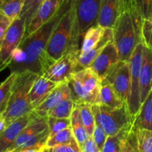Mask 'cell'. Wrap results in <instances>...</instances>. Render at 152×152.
<instances>
[{
	"label": "cell",
	"instance_id": "603a6c76",
	"mask_svg": "<svg viewBox=\"0 0 152 152\" xmlns=\"http://www.w3.org/2000/svg\"><path fill=\"white\" fill-rule=\"evenodd\" d=\"M71 126L73 134L79 145H82L89 138V135L83 125L78 105H74L71 117Z\"/></svg>",
	"mask_w": 152,
	"mask_h": 152
},
{
	"label": "cell",
	"instance_id": "74e56055",
	"mask_svg": "<svg viewBox=\"0 0 152 152\" xmlns=\"http://www.w3.org/2000/svg\"><path fill=\"white\" fill-rule=\"evenodd\" d=\"M80 147L82 152H101L92 137H89L88 139Z\"/></svg>",
	"mask_w": 152,
	"mask_h": 152
},
{
	"label": "cell",
	"instance_id": "d6986e66",
	"mask_svg": "<svg viewBox=\"0 0 152 152\" xmlns=\"http://www.w3.org/2000/svg\"><path fill=\"white\" fill-rule=\"evenodd\" d=\"M113 40H114V34H113L112 28H105L103 36L96 45H94L92 48L84 53H80L78 57L77 71L84 69V68H89L91 65L95 58L102 51L104 47L109 42L113 41Z\"/></svg>",
	"mask_w": 152,
	"mask_h": 152
},
{
	"label": "cell",
	"instance_id": "5bb4252c",
	"mask_svg": "<svg viewBox=\"0 0 152 152\" xmlns=\"http://www.w3.org/2000/svg\"><path fill=\"white\" fill-rule=\"evenodd\" d=\"M69 97L71 96L68 83L65 82L59 83L48 97L39 106L34 108L33 111L40 117H47L49 111L53 109L58 103Z\"/></svg>",
	"mask_w": 152,
	"mask_h": 152
},
{
	"label": "cell",
	"instance_id": "f1b7e54d",
	"mask_svg": "<svg viewBox=\"0 0 152 152\" xmlns=\"http://www.w3.org/2000/svg\"><path fill=\"white\" fill-rule=\"evenodd\" d=\"M77 105L80 109V116H81L83 125L89 137H92L95 126H96V120H95L94 114L92 111V105H88V104H80Z\"/></svg>",
	"mask_w": 152,
	"mask_h": 152
},
{
	"label": "cell",
	"instance_id": "3957f363",
	"mask_svg": "<svg viewBox=\"0 0 152 152\" xmlns=\"http://www.w3.org/2000/svg\"><path fill=\"white\" fill-rule=\"evenodd\" d=\"M80 39L77 22V0H70L68 8L48 42L46 53L50 64L68 52L80 50Z\"/></svg>",
	"mask_w": 152,
	"mask_h": 152
},
{
	"label": "cell",
	"instance_id": "f546056e",
	"mask_svg": "<svg viewBox=\"0 0 152 152\" xmlns=\"http://www.w3.org/2000/svg\"><path fill=\"white\" fill-rule=\"evenodd\" d=\"M75 103L71 97L67 98L58 103L53 109L49 111L47 117H57V118H70L74 110Z\"/></svg>",
	"mask_w": 152,
	"mask_h": 152
},
{
	"label": "cell",
	"instance_id": "7402d4cb",
	"mask_svg": "<svg viewBox=\"0 0 152 152\" xmlns=\"http://www.w3.org/2000/svg\"><path fill=\"white\" fill-rule=\"evenodd\" d=\"M132 126L139 129L152 131V90L141 105Z\"/></svg>",
	"mask_w": 152,
	"mask_h": 152
},
{
	"label": "cell",
	"instance_id": "5b68a950",
	"mask_svg": "<svg viewBox=\"0 0 152 152\" xmlns=\"http://www.w3.org/2000/svg\"><path fill=\"white\" fill-rule=\"evenodd\" d=\"M101 81L99 76L90 67L72 74L67 83L74 103L91 105L100 104Z\"/></svg>",
	"mask_w": 152,
	"mask_h": 152
},
{
	"label": "cell",
	"instance_id": "7a4b0ae2",
	"mask_svg": "<svg viewBox=\"0 0 152 152\" xmlns=\"http://www.w3.org/2000/svg\"><path fill=\"white\" fill-rule=\"evenodd\" d=\"M142 24L143 19L133 0H122L121 11L113 28L114 42L120 60L129 61L137 46L142 42Z\"/></svg>",
	"mask_w": 152,
	"mask_h": 152
},
{
	"label": "cell",
	"instance_id": "836d02e7",
	"mask_svg": "<svg viewBox=\"0 0 152 152\" xmlns=\"http://www.w3.org/2000/svg\"><path fill=\"white\" fill-rule=\"evenodd\" d=\"M135 7L143 20L152 25V0H133Z\"/></svg>",
	"mask_w": 152,
	"mask_h": 152
},
{
	"label": "cell",
	"instance_id": "cb8c5ba5",
	"mask_svg": "<svg viewBox=\"0 0 152 152\" xmlns=\"http://www.w3.org/2000/svg\"><path fill=\"white\" fill-rule=\"evenodd\" d=\"M105 32V28L99 25H95L91 27L83 36V41L82 43L80 53H84L96 45L101 39Z\"/></svg>",
	"mask_w": 152,
	"mask_h": 152
},
{
	"label": "cell",
	"instance_id": "d590c367",
	"mask_svg": "<svg viewBox=\"0 0 152 152\" xmlns=\"http://www.w3.org/2000/svg\"><path fill=\"white\" fill-rule=\"evenodd\" d=\"M92 137H93L94 140L96 142V144L99 147V149L102 151V148H103L104 145L105 143V141H106L107 138H108V135L105 133V131L103 130V129L96 123Z\"/></svg>",
	"mask_w": 152,
	"mask_h": 152
},
{
	"label": "cell",
	"instance_id": "ffe728a7",
	"mask_svg": "<svg viewBox=\"0 0 152 152\" xmlns=\"http://www.w3.org/2000/svg\"><path fill=\"white\" fill-rule=\"evenodd\" d=\"M128 139L135 152H152V131L132 126Z\"/></svg>",
	"mask_w": 152,
	"mask_h": 152
},
{
	"label": "cell",
	"instance_id": "b9f144b4",
	"mask_svg": "<svg viewBox=\"0 0 152 152\" xmlns=\"http://www.w3.org/2000/svg\"><path fill=\"white\" fill-rule=\"evenodd\" d=\"M41 150H39V149H29V150H25V151H22L20 152H41Z\"/></svg>",
	"mask_w": 152,
	"mask_h": 152
},
{
	"label": "cell",
	"instance_id": "484cf974",
	"mask_svg": "<svg viewBox=\"0 0 152 152\" xmlns=\"http://www.w3.org/2000/svg\"><path fill=\"white\" fill-rule=\"evenodd\" d=\"M25 0H0V15L14 20L19 17Z\"/></svg>",
	"mask_w": 152,
	"mask_h": 152
},
{
	"label": "cell",
	"instance_id": "8992f818",
	"mask_svg": "<svg viewBox=\"0 0 152 152\" xmlns=\"http://www.w3.org/2000/svg\"><path fill=\"white\" fill-rule=\"evenodd\" d=\"M92 111L96 123L103 129L108 136L119 133L133 123L127 105L120 108H110L97 104L92 105Z\"/></svg>",
	"mask_w": 152,
	"mask_h": 152
},
{
	"label": "cell",
	"instance_id": "f35d334b",
	"mask_svg": "<svg viewBox=\"0 0 152 152\" xmlns=\"http://www.w3.org/2000/svg\"><path fill=\"white\" fill-rule=\"evenodd\" d=\"M13 21V20L7 17V16L0 15V42L2 40L3 37L5 35L7 29L9 28L10 25H11Z\"/></svg>",
	"mask_w": 152,
	"mask_h": 152
},
{
	"label": "cell",
	"instance_id": "e575fe53",
	"mask_svg": "<svg viewBox=\"0 0 152 152\" xmlns=\"http://www.w3.org/2000/svg\"><path fill=\"white\" fill-rule=\"evenodd\" d=\"M41 152H82L77 140L71 143L56 145L53 147H45Z\"/></svg>",
	"mask_w": 152,
	"mask_h": 152
},
{
	"label": "cell",
	"instance_id": "277c9868",
	"mask_svg": "<svg viewBox=\"0 0 152 152\" xmlns=\"http://www.w3.org/2000/svg\"><path fill=\"white\" fill-rule=\"evenodd\" d=\"M38 75L30 71L16 74L7 108L3 113L6 126L16 119L33 111L29 99V91Z\"/></svg>",
	"mask_w": 152,
	"mask_h": 152
},
{
	"label": "cell",
	"instance_id": "6da1fadb",
	"mask_svg": "<svg viewBox=\"0 0 152 152\" xmlns=\"http://www.w3.org/2000/svg\"><path fill=\"white\" fill-rule=\"evenodd\" d=\"M70 0H65L56 14L46 24L31 35L23 38L13 52L8 68L10 73L30 71L42 75L50 64L46 48L50 35L68 7Z\"/></svg>",
	"mask_w": 152,
	"mask_h": 152
},
{
	"label": "cell",
	"instance_id": "d6a6232c",
	"mask_svg": "<svg viewBox=\"0 0 152 152\" xmlns=\"http://www.w3.org/2000/svg\"><path fill=\"white\" fill-rule=\"evenodd\" d=\"M47 123L48 126L50 135L51 136L60 131L71 127L70 118H57V117H47Z\"/></svg>",
	"mask_w": 152,
	"mask_h": 152
},
{
	"label": "cell",
	"instance_id": "30bf717a",
	"mask_svg": "<svg viewBox=\"0 0 152 152\" xmlns=\"http://www.w3.org/2000/svg\"><path fill=\"white\" fill-rule=\"evenodd\" d=\"M105 79L109 81L123 102L128 105L131 88V70L129 61H121L113 65Z\"/></svg>",
	"mask_w": 152,
	"mask_h": 152
},
{
	"label": "cell",
	"instance_id": "44dd1931",
	"mask_svg": "<svg viewBox=\"0 0 152 152\" xmlns=\"http://www.w3.org/2000/svg\"><path fill=\"white\" fill-rule=\"evenodd\" d=\"M101 105H106L110 108H120L126 105L120 98L117 92L107 79H102L101 81L99 91Z\"/></svg>",
	"mask_w": 152,
	"mask_h": 152
},
{
	"label": "cell",
	"instance_id": "8d00e7d4",
	"mask_svg": "<svg viewBox=\"0 0 152 152\" xmlns=\"http://www.w3.org/2000/svg\"><path fill=\"white\" fill-rule=\"evenodd\" d=\"M142 42L152 50V25L150 22L143 20L142 28Z\"/></svg>",
	"mask_w": 152,
	"mask_h": 152
},
{
	"label": "cell",
	"instance_id": "52a82bcc",
	"mask_svg": "<svg viewBox=\"0 0 152 152\" xmlns=\"http://www.w3.org/2000/svg\"><path fill=\"white\" fill-rule=\"evenodd\" d=\"M143 42H140L132 53L129 65L131 70V88L128 108L132 117V121L137 115L141 106L140 100V74L142 62Z\"/></svg>",
	"mask_w": 152,
	"mask_h": 152
},
{
	"label": "cell",
	"instance_id": "4316f807",
	"mask_svg": "<svg viewBox=\"0 0 152 152\" xmlns=\"http://www.w3.org/2000/svg\"><path fill=\"white\" fill-rule=\"evenodd\" d=\"M16 76V73H10L6 80L0 84V114H3L7 108Z\"/></svg>",
	"mask_w": 152,
	"mask_h": 152
},
{
	"label": "cell",
	"instance_id": "4dcf8cb0",
	"mask_svg": "<svg viewBox=\"0 0 152 152\" xmlns=\"http://www.w3.org/2000/svg\"><path fill=\"white\" fill-rule=\"evenodd\" d=\"M74 140H76L71 126L54 134L53 135L49 136L46 142V147H53L56 145L71 143Z\"/></svg>",
	"mask_w": 152,
	"mask_h": 152
},
{
	"label": "cell",
	"instance_id": "ac0fdd59",
	"mask_svg": "<svg viewBox=\"0 0 152 152\" xmlns=\"http://www.w3.org/2000/svg\"><path fill=\"white\" fill-rule=\"evenodd\" d=\"M152 90V50L143 43L140 74L141 105Z\"/></svg>",
	"mask_w": 152,
	"mask_h": 152
},
{
	"label": "cell",
	"instance_id": "1f68e13d",
	"mask_svg": "<svg viewBox=\"0 0 152 152\" xmlns=\"http://www.w3.org/2000/svg\"><path fill=\"white\" fill-rule=\"evenodd\" d=\"M44 1L45 0H25L19 17L25 21L26 28L37 12V9Z\"/></svg>",
	"mask_w": 152,
	"mask_h": 152
},
{
	"label": "cell",
	"instance_id": "e0dca14e",
	"mask_svg": "<svg viewBox=\"0 0 152 152\" xmlns=\"http://www.w3.org/2000/svg\"><path fill=\"white\" fill-rule=\"evenodd\" d=\"M121 6L122 0H101L97 25L113 29L121 11Z\"/></svg>",
	"mask_w": 152,
	"mask_h": 152
},
{
	"label": "cell",
	"instance_id": "ab89813d",
	"mask_svg": "<svg viewBox=\"0 0 152 152\" xmlns=\"http://www.w3.org/2000/svg\"><path fill=\"white\" fill-rule=\"evenodd\" d=\"M122 152H135L128 137L123 141V145H122Z\"/></svg>",
	"mask_w": 152,
	"mask_h": 152
},
{
	"label": "cell",
	"instance_id": "7bdbcfd3",
	"mask_svg": "<svg viewBox=\"0 0 152 152\" xmlns=\"http://www.w3.org/2000/svg\"><path fill=\"white\" fill-rule=\"evenodd\" d=\"M0 84H1V83H0Z\"/></svg>",
	"mask_w": 152,
	"mask_h": 152
},
{
	"label": "cell",
	"instance_id": "7c38bea8",
	"mask_svg": "<svg viewBox=\"0 0 152 152\" xmlns=\"http://www.w3.org/2000/svg\"><path fill=\"white\" fill-rule=\"evenodd\" d=\"M119 61L118 51L113 40L104 47L102 51L95 58L90 68L102 80L113 65Z\"/></svg>",
	"mask_w": 152,
	"mask_h": 152
},
{
	"label": "cell",
	"instance_id": "9c48e42d",
	"mask_svg": "<svg viewBox=\"0 0 152 152\" xmlns=\"http://www.w3.org/2000/svg\"><path fill=\"white\" fill-rule=\"evenodd\" d=\"M80 50L68 52L53 62L43 73V77L56 83L68 82L72 74L77 71Z\"/></svg>",
	"mask_w": 152,
	"mask_h": 152
},
{
	"label": "cell",
	"instance_id": "60d3db41",
	"mask_svg": "<svg viewBox=\"0 0 152 152\" xmlns=\"http://www.w3.org/2000/svg\"><path fill=\"white\" fill-rule=\"evenodd\" d=\"M6 127V123L3 114H0V132Z\"/></svg>",
	"mask_w": 152,
	"mask_h": 152
},
{
	"label": "cell",
	"instance_id": "4fadbf2b",
	"mask_svg": "<svg viewBox=\"0 0 152 152\" xmlns=\"http://www.w3.org/2000/svg\"><path fill=\"white\" fill-rule=\"evenodd\" d=\"M36 115L34 111L28 113L12 122L0 132V152H6L16 140L22 129L28 126Z\"/></svg>",
	"mask_w": 152,
	"mask_h": 152
},
{
	"label": "cell",
	"instance_id": "83f0119b",
	"mask_svg": "<svg viewBox=\"0 0 152 152\" xmlns=\"http://www.w3.org/2000/svg\"><path fill=\"white\" fill-rule=\"evenodd\" d=\"M49 135H50V132H49V129L48 128L43 132L32 137L16 152H20L29 149H42L46 146V142L48 139Z\"/></svg>",
	"mask_w": 152,
	"mask_h": 152
},
{
	"label": "cell",
	"instance_id": "9a60e30c",
	"mask_svg": "<svg viewBox=\"0 0 152 152\" xmlns=\"http://www.w3.org/2000/svg\"><path fill=\"white\" fill-rule=\"evenodd\" d=\"M48 128V126L47 123V117L36 115V117L28 123V126L22 129L16 137V140L9 147L6 152H16L32 137L43 132Z\"/></svg>",
	"mask_w": 152,
	"mask_h": 152
},
{
	"label": "cell",
	"instance_id": "2e32d148",
	"mask_svg": "<svg viewBox=\"0 0 152 152\" xmlns=\"http://www.w3.org/2000/svg\"><path fill=\"white\" fill-rule=\"evenodd\" d=\"M58 83L48 80L42 75H38L31 86L29 91V99L33 110L40 105Z\"/></svg>",
	"mask_w": 152,
	"mask_h": 152
},
{
	"label": "cell",
	"instance_id": "d4e9b609",
	"mask_svg": "<svg viewBox=\"0 0 152 152\" xmlns=\"http://www.w3.org/2000/svg\"><path fill=\"white\" fill-rule=\"evenodd\" d=\"M132 126L125 128L116 134L108 136L101 152H122V145L123 141L129 137Z\"/></svg>",
	"mask_w": 152,
	"mask_h": 152
},
{
	"label": "cell",
	"instance_id": "8fae6325",
	"mask_svg": "<svg viewBox=\"0 0 152 152\" xmlns=\"http://www.w3.org/2000/svg\"><path fill=\"white\" fill-rule=\"evenodd\" d=\"M65 0H45L39 7L25 30L24 38L47 23L56 13Z\"/></svg>",
	"mask_w": 152,
	"mask_h": 152
},
{
	"label": "cell",
	"instance_id": "ba28073f",
	"mask_svg": "<svg viewBox=\"0 0 152 152\" xmlns=\"http://www.w3.org/2000/svg\"><path fill=\"white\" fill-rule=\"evenodd\" d=\"M25 22L18 17L13 21L0 42V72L8 68L13 52L20 45L25 36Z\"/></svg>",
	"mask_w": 152,
	"mask_h": 152
}]
</instances>
